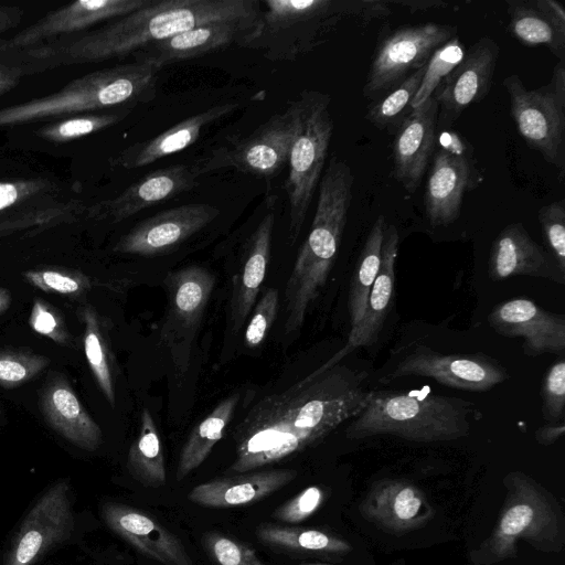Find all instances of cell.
<instances>
[{"instance_id": "1", "label": "cell", "mask_w": 565, "mask_h": 565, "mask_svg": "<svg viewBox=\"0 0 565 565\" xmlns=\"http://www.w3.org/2000/svg\"><path fill=\"white\" fill-rule=\"evenodd\" d=\"M367 379L366 371L339 362L264 397L236 427V457L228 471H252L319 444L363 409L371 392Z\"/></svg>"}, {"instance_id": "2", "label": "cell", "mask_w": 565, "mask_h": 565, "mask_svg": "<svg viewBox=\"0 0 565 565\" xmlns=\"http://www.w3.org/2000/svg\"><path fill=\"white\" fill-rule=\"evenodd\" d=\"M258 0H152L99 29L55 39L10 54L25 75L61 66L125 57L212 22L257 17Z\"/></svg>"}, {"instance_id": "3", "label": "cell", "mask_w": 565, "mask_h": 565, "mask_svg": "<svg viewBox=\"0 0 565 565\" xmlns=\"http://www.w3.org/2000/svg\"><path fill=\"white\" fill-rule=\"evenodd\" d=\"M354 175L348 162L333 154L319 182L310 232L299 249L285 287L286 335L303 326L310 306L324 287L347 225Z\"/></svg>"}, {"instance_id": "4", "label": "cell", "mask_w": 565, "mask_h": 565, "mask_svg": "<svg viewBox=\"0 0 565 565\" xmlns=\"http://www.w3.org/2000/svg\"><path fill=\"white\" fill-rule=\"evenodd\" d=\"M390 14L387 0H265L239 46L271 62H295L322 45L341 22L355 19L365 25Z\"/></svg>"}, {"instance_id": "5", "label": "cell", "mask_w": 565, "mask_h": 565, "mask_svg": "<svg viewBox=\"0 0 565 565\" xmlns=\"http://www.w3.org/2000/svg\"><path fill=\"white\" fill-rule=\"evenodd\" d=\"M471 404L423 391L371 390L345 435L362 439L392 435L408 441H449L470 433Z\"/></svg>"}, {"instance_id": "6", "label": "cell", "mask_w": 565, "mask_h": 565, "mask_svg": "<svg viewBox=\"0 0 565 565\" xmlns=\"http://www.w3.org/2000/svg\"><path fill=\"white\" fill-rule=\"evenodd\" d=\"M158 71L137 61L95 71L55 93L1 108L0 127L149 103L156 97Z\"/></svg>"}, {"instance_id": "7", "label": "cell", "mask_w": 565, "mask_h": 565, "mask_svg": "<svg viewBox=\"0 0 565 565\" xmlns=\"http://www.w3.org/2000/svg\"><path fill=\"white\" fill-rule=\"evenodd\" d=\"M507 495L490 536L471 553L473 565H491L516 556V542L542 552H559L565 544V518L551 492L521 471L504 478Z\"/></svg>"}, {"instance_id": "8", "label": "cell", "mask_w": 565, "mask_h": 565, "mask_svg": "<svg viewBox=\"0 0 565 565\" xmlns=\"http://www.w3.org/2000/svg\"><path fill=\"white\" fill-rule=\"evenodd\" d=\"M331 97L319 90H302L292 100L296 130L288 156L285 190L289 206V242L294 244L303 225L321 180L333 134L329 110Z\"/></svg>"}, {"instance_id": "9", "label": "cell", "mask_w": 565, "mask_h": 565, "mask_svg": "<svg viewBox=\"0 0 565 565\" xmlns=\"http://www.w3.org/2000/svg\"><path fill=\"white\" fill-rule=\"evenodd\" d=\"M510 114L519 135L544 160L565 172V60H558L548 84L527 89L519 75L503 79Z\"/></svg>"}, {"instance_id": "10", "label": "cell", "mask_w": 565, "mask_h": 565, "mask_svg": "<svg viewBox=\"0 0 565 565\" xmlns=\"http://www.w3.org/2000/svg\"><path fill=\"white\" fill-rule=\"evenodd\" d=\"M457 35L450 24L401 25L379 39L363 86L369 99L382 97L427 63L431 53Z\"/></svg>"}, {"instance_id": "11", "label": "cell", "mask_w": 565, "mask_h": 565, "mask_svg": "<svg viewBox=\"0 0 565 565\" xmlns=\"http://www.w3.org/2000/svg\"><path fill=\"white\" fill-rule=\"evenodd\" d=\"M431 158L425 215L431 226H447L460 216L463 195L478 186L480 175L470 143L456 131L437 132Z\"/></svg>"}, {"instance_id": "12", "label": "cell", "mask_w": 565, "mask_h": 565, "mask_svg": "<svg viewBox=\"0 0 565 565\" xmlns=\"http://www.w3.org/2000/svg\"><path fill=\"white\" fill-rule=\"evenodd\" d=\"M296 130V113L292 102L270 117L250 135L234 138L213 150L209 157L193 167L199 175L221 169L271 179L287 163Z\"/></svg>"}, {"instance_id": "13", "label": "cell", "mask_w": 565, "mask_h": 565, "mask_svg": "<svg viewBox=\"0 0 565 565\" xmlns=\"http://www.w3.org/2000/svg\"><path fill=\"white\" fill-rule=\"evenodd\" d=\"M168 307L160 328V341L168 350L178 374L186 373L193 341L212 295L215 277L206 268L189 266L169 273L164 279Z\"/></svg>"}, {"instance_id": "14", "label": "cell", "mask_w": 565, "mask_h": 565, "mask_svg": "<svg viewBox=\"0 0 565 565\" xmlns=\"http://www.w3.org/2000/svg\"><path fill=\"white\" fill-rule=\"evenodd\" d=\"M409 376L430 377L441 385L469 392H487L510 377L493 358L479 353L446 354L424 344L405 354L380 381L387 384Z\"/></svg>"}, {"instance_id": "15", "label": "cell", "mask_w": 565, "mask_h": 565, "mask_svg": "<svg viewBox=\"0 0 565 565\" xmlns=\"http://www.w3.org/2000/svg\"><path fill=\"white\" fill-rule=\"evenodd\" d=\"M71 486L60 480L31 508L4 556L3 565H34L74 530Z\"/></svg>"}, {"instance_id": "16", "label": "cell", "mask_w": 565, "mask_h": 565, "mask_svg": "<svg viewBox=\"0 0 565 565\" xmlns=\"http://www.w3.org/2000/svg\"><path fill=\"white\" fill-rule=\"evenodd\" d=\"M152 0H77L46 13L43 18L0 40V54H13L39 44L82 33L103 21L118 19L151 3Z\"/></svg>"}, {"instance_id": "17", "label": "cell", "mask_w": 565, "mask_h": 565, "mask_svg": "<svg viewBox=\"0 0 565 565\" xmlns=\"http://www.w3.org/2000/svg\"><path fill=\"white\" fill-rule=\"evenodd\" d=\"M498 57L499 46L488 36L480 38L466 52L431 95L438 107L437 125L454 122L468 107L488 95Z\"/></svg>"}, {"instance_id": "18", "label": "cell", "mask_w": 565, "mask_h": 565, "mask_svg": "<svg viewBox=\"0 0 565 565\" xmlns=\"http://www.w3.org/2000/svg\"><path fill=\"white\" fill-rule=\"evenodd\" d=\"M220 215L207 203L183 204L146 218L115 245L121 254L156 256L169 253Z\"/></svg>"}, {"instance_id": "19", "label": "cell", "mask_w": 565, "mask_h": 565, "mask_svg": "<svg viewBox=\"0 0 565 565\" xmlns=\"http://www.w3.org/2000/svg\"><path fill=\"white\" fill-rule=\"evenodd\" d=\"M499 334L523 339V351L534 358L544 353L563 355L565 316L544 310L527 298H513L495 306L488 316Z\"/></svg>"}, {"instance_id": "20", "label": "cell", "mask_w": 565, "mask_h": 565, "mask_svg": "<svg viewBox=\"0 0 565 565\" xmlns=\"http://www.w3.org/2000/svg\"><path fill=\"white\" fill-rule=\"evenodd\" d=\"M360 513L382 530L399 535L426 525L435 511L416 484L402 479H383L367 491Z\"/></svg>"}, {"instance_id": "21", "label": "cell", "mask_w": 565, "mask_h": 565, "mask_svg": "<svg viewBox=\"0 0 565 565\" xmlns=\"http://www.w3.org/2000/svg\"><path fill=\"white\" fill-rule=\"evenodd\" d=\"M398 232L393 224L386 225L382 244L381 266L371 288L361 320L351 328L345 344L321 366L311 372L316 376L341 362L361 347L372 345L379 338L390 312L395 288V264L398 255Z\"/></svg>"}, {"instance_id": "22", "label": "cell", "mask_w": 565, "mask_h": 565, "mask_svg": "<svg viewBox=\"0 0 565 565\" xmlns=\"http://www.w3.org/2000/svg\"><path fill=\"white\" fill-rule=\"evenodd\" d=\"M259 14V13H258ZM257 17L206 23L148 45L135 53V61L158 70L241 43L253 32Z\"/></svg>"}, {"instance_id": "23", "label": "cell", "mask_w": 565, "mask_h": 565, "mask_svg": "<svg viewBox=\"0 0 565 565\" xmlns=\"http://www.w3.org/2000/svg\"><path fill=\"white\" fill-rule=\"evenodd\" d=\"M437 116V103L430 96L413 108L395 130L392 143L393 175L411 194L420 184L433 157Z\"/></svg>"}, {"instance_id": "24", "label": "cell", "mask_w": 565, "mask_h": 565, "mask_svg": "<svg viewBox=\"0 0 565 565\" xmlns=\"http://www.w3.org/2000/svg\"><path fill=\"white\" fill-rule=\"evenodd\" d=\"M193 167L173 164L152 171L113 199L88 209L90 217L121 222L142 210L160 204L198 185Z\"/></svg>"}, {"instance_id": "25", "label": "cell", "mask_w": 565, "mask_h": 565, "mask_svg": "<svg viewBox=\"0 0 565 565\" xmlns=\"http://www.w3.org/2000/svg\"><path fill=\"white\" fill-rule=\"evenodd\" d=\"M488 275L493 281L530 276L565 284V273L553 256L529 235L521 222L507 225L493 239Z\"/></svg>"}, {"instance_id": "26", "label": "cell", "mask_w": 565, "mask_h": 565, "mask_svg": "<svg viewBox=\"0 0 565 565\" xmlns=\"http://www.w3.org/2000/svg\"><path fill=\"white\" fill-rule=\"evenodd\" d=\"M102 516L110 530L143 555L164 565H192L178 537L150 514L106 502L102 507Z\"/></svg>"}, {"instance_id": "27", "label": "cell", "mask_w": 565, "mask_h": 565, "mask_svg": "<svg viewBox=\"0 0 565 565\" xmlns=\"http://www.w3.org/2000/svg\"><path fill=\"white\" fill-rule=\"evenodd\" d=\"M238 107V103L227 102L188 117L153 138L127 147L113 159L114 164L128 170L138 169L183 151L200 138L206 127Z\"/></svg>"}, {"instance_id": "28", "label": "cell", "mask_w": 565, "mask_h": 565, "mask_svg": "<svg viewBox=\"0 0 565 565\" xmlns=\"http://www.w3.org/2000/svg\"><path fill=\"white\" fill-rule=\"evenodd\" d=\"M275 223L274 210L267 211L250 235L238 271L233 278L230 297V322L234 333L239 331L255 306L270 258Z\"/></svg>"}, {"instance_id": "29", "label": "cell", "mask_w": 565, "mask_h": 565, "mask_svg": "<svg viewBox=\"0 0 565 565\" xmlns=\"http://www.w3.org/2000/svg\"><path fill=\"white\" fill-rule=\"evenodd\" d=\"M295 469H275L213 479L198 484L188 494L193 503L205 508H233L255 503L291 482Z\"/></svg>"}, {"instance_id": "30", "label": "cell", "mask_w": 565, "mask_h": 565, "mask_svg": "<svg viewBox=\"0 0 565 565\" xmlns=\"http://www.w3.org/2000/svg\"><path fill=\"white\" fill-rule=\"evenodd\" d=\"M508 30L525 46H545L565 60V9L556 0H508Z\"/></svg>"}, {"instance_id": "31", "label": "cell", "mask_w": 565, "mask_h": 565, "mask_svg": "<svg viewBox=\"0 0 565 565\" xmlns=\"http://www.w3.org/2000/svg\"><path fill=\"white\" fill-rule=\"evenodd\" d=\"M41 408L50 426L71 444L88 451L100 446V427L65 380L57 377L49 383L41 396Z\"/></svg>"}, {"instance_id": "32", "label": "cell", "mask_w": 565, "mask_h": 565, "mask_svg": "<svg viewBox=\"0 0 565 565\" xmlns=\"http://www.w3.org/2000/svg\"><path fill=\"white\" fill-rule=\"evenodd\" d=\"M238 401V394L226 397L192 430L179 456L175 472L178 481L183 480L207 458L213 447L223 437Z\"/></svg>"}, {"instance_id": "33", "label": "cell", "mask_w": 565, "mask_h": 565, "mask_svg": "<svg viewBox=\"0 0 565 565\" xmlns=\"http://www.w3.org/2000/svg\"><path fill=\"white\" fill-rule=\"evenodd\" d=\"M127 467L130 475L145 487L159 488L166 483L161 441L148 408L141 411L139 433L129 448Z\"/></svg>"}, {"instance_id": "34", "label": "cell", "mask_w": 565, "mask_h": 565, "mask_svg": "<svg viewBox=\"0 0 565 565\" xmlns=\"http://www.w3.org/2000/svg\"><path fill=\"white\" fill-rule=\"evenodd\" d=\"M386 225L385 217L383 215H379L374 221L360 253L356 268L350 282L348 299L351 328H354L361 320L371 288L379 274L382 244Z\"/></svg>"}, {"instance_id": "35", "label": "cell", "mask_w": 565, "mask_h": 565, "mask_svg": "<svg viewBox=\"0 0 565 565\" xmlns=\"http://www.w3.org/2000/svg\"><path fill=\"white\" fill-rule=\"evenodd\" d=\"M259 541L266 545L326 554H345L351 545L343 539L315 529L263 525L257 530Z\"/></svg>"}, {"instance_id": "36", "label": "cell", "mask_w": 565, "mask_h": 565, "mask_svg": "<svg viewBox=\"0 0 565 565\" xmlns=\"http://www.w3.org/2000/svg\"><path fill=\"white\" fill-rule=\"evenodd\" d=\"M84 322V351L90 371L110 405H115V387L111 371V359L100 318L90 306L82 311Z\"/></svg>"}, {"instance_id": "37", "label": "cell", "mask_w": 565, "mask_h": 565, "mask_svg": "<svg viewBox=\"0 0 565 565\" xmlns=\"http://www.w3.org/2000/svg\"><path fill=\"white\" fill-rule=\"evenodd\" d=\"M424 67L413 72L395 88L369 105L365 119L379 129H395L412 110L411 102L417 93Z\"/></svg>"}, {"instance_id": "38", "label": "cell", "mask_w": 565, "mask_h": 565, "mask_svg": "<svg viewBox=\"0 0 565 565\" xmlns=\"http://www.w3.org/2000/svg\"><path fill=\"white\" fill-rule=\"evenodd\" d=\"M129 111L130 109L126 107L113 113L73 115L50 122L36 132L43 139L52 142H67L116 125Z\"/></svg>"}, {"instance_id": "39", "label": "cell", "mask_w": 565, "mask_h": 565, "mask_svg": "<svg viewBox=\"0 0 565 565\" xmlns=\"http://www.w3.org/2000/svg\"><path fill=\"white\" fill-rule=\"evenodd\" d=\"M466 54L463 43L455 35L437 47L424 66V74L417 93L411 102V109L426 102L443 79L460 63Z\"/></svg>"}, {"instance_id": "40", "label": "cell", "mask_w": 565, "mask_h": 565, "mask_svg": "<svg viewBox=\"0 0 565 565\" xmlns=\"http://www.w3.org/2000/svg\"><path fill=\"white\" fill-rule=\"evenodd\" d=\"M49 363L50 360L40 354L0 352V386L6 388L19 386L41 373Z\"/></svg>"}, {"instance_id": "41", "label": "cell", "mask_w": 565, "mask_h": 565, "mask_svg": "<svg viewBox=\"0 0 565 565\" xmlns=\"http://www.w3.org/2000/svg\"><path fill=\"white\" fill-rule=\"evenodd\" d=\"M537 217L548 253L565 273V200L561 199L542 206Z\"/></svg>"}, {"instance_id": "42", "label": "cell", "mask_w": 565, "mask_h": 565, "mask_svg": "<svg viewBox=\"0 0 565 565\" xmlns=\"http://www.w3.org/2000/svg\"><path fill=\"white\" fill-rule=\"evenodd\" d=\"M23 276L29 284L45 292L78 295L90 287L86 276L67 269L28 270Z\"/></svg>"}, {"instance_id": "43", "label": "cell", "mask_w": 565, "mask_h": 565, "mask_svg": "<svg viewBox=\"0 0 565 565\" xmlns=\"http://www.w3.org/2000/svg\"><path fill=\"white\" fill-rule=\"evenodd\" d=\"M542 414L546 423L564 420L565 360L559 358L545 372L542 382Z\"/></svg>"}, {"instance_id": "44", "label": "cell", "mask_w": 565, "mask_h": 565, "mask_svg": "<svg viewBox=\"0 0 565 565\" xmlns=\"http://www.w3.org/2000/svg\"><path fill=\"white\" fill-rule=\"evenodd\" d=\"M203 542L206 551L218 565H265L254 550L225 535L207 533Z\"/></svg>"}, {"instance_id": "45", "label": "cell", "mask_w": 565, "mask_h": 565, "mask_svg": "<svg viewBox=\"0 0 565 565\" xmlns=\"http://www.w3.org/2000/svg\"><path fill=\"white\" fill-rule=\"evenodd\" d=\"M278 290L268 288L254 306L245 329V344L256 348L262 344L270 330L278 311Z\"/></svg>"}, {"instance_id": "46", "label": "cell", "mask_w": 565, "mask_h": 565, "mask_svg": "<svg viewBox=\"0 0 565 565\" xmlns=\"http://www.w3.org/2000/svg\"><path fill=\"white\" fill-rule=\"evenodd\" d=\"M29 324L36 333L61 345L67 344L70 341L62 316L46 301L40 299L33 301Z\"/></svg>"}, {"instance_id": "47", "label": "cell", "mask_w": 565, "mask_h": 565, "mask_svg": "<svg viewBox=\"0 0 565 565\" xmlns=\"http://www.w3.org/2000/svg\"><path fill=\"white\" fill-rule=\"evenodd\" d=\"M324 498L319 487H309L280 505L274 516L287 523H299L313 514Z\"/></svg>"}, {"instance_id": "48", "label": "cell", "mask_w": 565, "mask_h": 565, "mask_svg": "<svg viewBox=\"0 0 565 565\" xmlns=\"http://www.w3.org/2000/svg\"><path fill=\"white\" fill-rule=\"evenodd\" d=\"M51 185L44 180L0 181V212L44 193Z\"/></svg>"}, {"instance_id": "49", "label": "cell", "mask_w": 565, "mask_h": 565, "mask_svg": "<svg viewBox=\"0 0 565 565\" xmlns=\"http://www.w3.org/2000/svg\"><path fill=\"white\" fill-rule=\"evenodd\" d=\"M24 75L19 64L2 55L0 57V96L13 89Z\"/></svg>"}, {"instance_id": "50", "label": "cell", "mask_w": 565, "mask_h": 565, "mask_svg": "<svg viewBox=\"0 0 565 565\" xmlns=\"http://www.w3.org/2000/svg\"><path fill=\"white\" fill-rule=\"evenodd\" d=\"M565 431L564 420L557 423H545L536 428L534 438L536 443L543 446H551L561 439Z\"/></svg>"}, {"instance_id": "51", "label": "cell", "mask_w": 565, "mask_h": 565, "mask_svg": "<svg viewBox=\"0 0 565 565\" xmlns=\"http://www.w3.org/2000/svg\"><path fill=\"white\" fill-rule=\"evenodd\" d=\"M387 2L390 4L399 6L411 13L452 7L451 3L439 0H387Z\"/></svg>"}, {"instance_id": "52", "label": "cell", "mask_w": 565, "mask_h": 565, "mask_svg": "<svg viewBox=\"0 0 565 565\" xmlns=\"http://www.w3.org/2000/svg\"><path fill=\"white\" fill-rule=\"evenodd\" d=\"M23 13L18 6L0 4V34L17 28L23 19Z\"/></svg>"}, {"instance_id": "53", "label": "cell", "mask_w": 565, "mask_h": 565, "mask_svg": "<svg viewBox=\"0 0 565 565\" xmlns=\"http://www.w3.org/2000/svg\"><path fill=\"white\" fill-rule=\"evenodd\" d=\"M11 303V295L10 292L0 287V313L4 312Z\"/></svg>"}, {"instance_id": "54", "label": "cell", "mask_w": 565, "mask_h": 565, "mask_svg": "<svg viewBox=\"0 0 565 565\" xmlns=\"http://www.w3.org/2000/svg\"><path fill=\"white\" fill-rule=\"evenodd\" d=\"M301 565H330V564H301Z\"/></svg>"}, {"instance_id": "55", "label": "cell", "mask_w": 565, "mask_h": 565, "mask_svg": "<svg viewBox=\"0 0 565 565\" xmlns=\"http://www.w3.org/2000/svg\"><path fill=\"white\" fill-rule=\"evenodd\" d=\"M0 415H1V412H0Z\"/></svg>"}]
</instances>
